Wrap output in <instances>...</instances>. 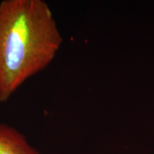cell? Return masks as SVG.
I'll return each instance as SVG.
<instances>
[{
    "instance_id": "cell-1",
    "label": "cell",
    "mask_w": 154,
    "mask_h": 154,
    "mask_svg": "<svg viewBox=\"0 0 154 154\" xmlns=\"http://www.w3.org/2000/svg\"><path fill=\"white\" fill-rule=\"evenodd\" d=\"M62 41L45 1H2L0 102L8 101L26 81L47 68Z\"/></svg>"
},
{
    "instance_id": "cell-2",
    "label": "cell",
    "mask_w": 154,
    "mask_h": 154,
    "mask_svg": "<svg viewBox=\"0 0 154 154\" xmlns=\"http://www.w3.org/2000/svg\"><path fill=\"white\" fill-rule=\"evenodd\" d=\"M0 154H39L22 134L6 124H0Z\"/></svg>"
}]
</instances>
